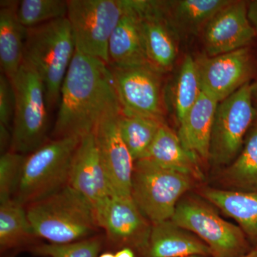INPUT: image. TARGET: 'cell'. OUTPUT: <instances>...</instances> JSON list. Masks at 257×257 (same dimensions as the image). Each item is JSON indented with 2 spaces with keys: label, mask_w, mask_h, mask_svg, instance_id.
<instances>
[{
  "label": "cell",
  "mask_w": 257,
  "mask_h": 257,
  "mask_svg": "<svg viewBox=\"0 0 257 257\" xmlns=\"http://www.w3.org/2000/svg\"><path fill=\"white\" fill-rule=\"evenodd\" d=\"M58 106L52 139L82 138L94 132L106 113L121 109L108 64L76 50Z\"/></svg>",
  "instance_id": "obj_1"
},
{
  "label": "cell",
  "mask_w": 257,
  "mask_h": 257,
  "mask_svg": "<svg viewBox=\"0 0 257 257\" xmlns=\"http://www.w3.org/2000/svg\"><path fill=\"white\" fill-rule=\"evenodd\" d=\"M25 207L37 237L50 243L88 239L100 229L94 208L69 185Z\"/></svg>",
  "instance_id": "obj_2"
},
{
  "label": "cell",
  "mask_w": 257,
  "mask_h": 257,
  "mask_svg": "<svg viewBox=\"0 0 257 257\" xmlns=\"http://www.w3.org/2000/svg\"><path fill=\"white\" fill-rule=\"evenodd\" d=\"M75 52L67 18L27 29L23 62L42 79L49 109L58 106L62 84Z\"/></svg>",
  "instance_id": "obj_3"
},
{
  "label": "cell",
  "mask_w": 257,
  "mask_h": 257,
  "mask_svg": "<svg viewBox=\"0 0 257 257\" xmlns=\"http://www.w3.org/2000/svg\"><path fill=\"white\" fill-rule=\"evenodd\" d=\"M81 139L49 140L25 155L13 199L26 207L69 185L72 160Z\"/></svg>",
  "instance_id": "obj_4"
},
{
  "label": "cell",
  "mask_w": 257,
  "mask_h": 257,
  "mask_svg": "<svg viewBox=\"0 0 257 257\" xmlns=\"http://www.w3.org/2000/svg\"><path fill=\"white\" fill-rule=\"evenodd\" d=\"M194 180L143 159L135 162L131 197L152 224L163 222L172 219L177 204L192 188Z\"/></svg>",
  "instance_id": "obj_5"
},
{
  "label": "cell",
  "mask_w": 257,
  "mask_h": 257,
  "mask_svg": "<svg viewBox=\"0 0 257 257\" xmlns=\"http://www.w3.org/2000/svg\"><path fill=\"white\" fill-rule=\"evenodd\" d=\"M11 82L16 105L10 150L27 155L47 141L49 108L46 92L38 74L25 62Z\"/></svg>",
  "instance_id": "obj_6"
},
{
  "label": "cell",
  "mask_w": 257,
  "mask_h": 257,
  "mask_svg": "<svg viewBox=\"0 0 257 257\" xmlns=\"http://www.w3.org/2000/svg\"><path fill=\"white\" fill-rule=\"evenodd\" d=\"M171 220L202 240L213 257H241L251 250L239 226L224 220L197 198L181 199Z\"/></svg>",
  "instance_id": "obj_7"
},
{
  "label": "cell",
  "mask_w": 257,
  "mask_h": 257,
  "mask_svg": "<svg viewBox=\"0 0 257 257\" xmlns=\"http://www.w3.org/2000/svg\"><path fill=\"white\" fill-rule=\"evenodd\" d=\"M76 50L109 64L111 34L124 10V0H67Z\"/></svg>",
  "instance_id": "obj_8"
},
{
  "label": "cell",
  "mask_w": 257,
  "mask_h": 257,
  "mask_svg": "<svg viewBox=\"0 0 257 257\" xmlns=\"http://www.w3.org/2000/svg\"><path fill=\"white\" fill-rule=\"evenodd\" d=\"M256 117L250 83L220 101L214 116L209 161L215 166L231 165L239 156Z\"/></svg>",
  "instance_id": "obj_9"
},
{
  "label": "cell",
  "mask_w": 257,
  "mask_h": 257,
  "mask_svg": "<svg viewBox=\"0 0 257 257\" xmlns=\"http://www.w3.org/2000/svg\"><path fill=\"white\" fill-rule=\"evenodd\" d=\"M121 111L165 121L164 74L150 64H108Z\"/></svg>",
  "instance_id": "obj_10"
},
{
  "label": "cell",
  "mask_w": 257,
  "mask_h": 257,
  "mask_svg": "<svg viewBox=\"0 0 257 257\" xmlns=\"http://www.w3.org/2000/svg\"><path fill=\"white\" fill-rule=\"evenodd\" d=\"M121 111L104 114L96 124L94 135L114 197H131L135 161L120 133L118 116Z\"/></svg>",
  "instance_id": "obj_11"
},
{
  "label": "cell",
  "mask_w": 257,
  "mask_h": 257,
  "mask_svg": "<svg viewBox=\"0 0 257 257\" xmlns=\"http://www.w3.org/2000/svg\"><path fill=\"white\" fill-rule=\"evenodd\" d=\"M203 92L218 102L249 83L253 65L249 48L195 60Z\"/></svg>",
  "instance_id": "obj_12"
},
{
  "label": "cell",
  "mask_w": 257,
  "mask_h": 257,
  "mask_svg": "<svg viewBox=\"0 0 257 257\" xmlns=\"http://www.w3.org/2000/svg\"><path fill=\"white\" fill-rule=\"evenodd\" d=\"M140 18L149 64L161 73L173 69L178 56V35L166 18L161 1L133 0Z\"/></svg>",
  "instance_id": "obj_13"
},
{
  "label": "cell",
  "mask_w": 257,
  "mask_h": 257,
  "mask_svg": "<svg viewBox=\"0 0 257 257\" xmlns=\"http://www.w3.org/2000/svg\"><path fill=\"white\" fill-rule=\"evenodd\" d=\"M100 229L111 242L145 251L152 224L132 197H112L96 213Z\"/></svg>",
  "instance_id": "obj_14"
},
{
  "label": "cell",
  "mask_w": 257,
  "mask_h": 257,
  "mask_svg": "<svg viewBox=\"0 0 257 257\" xmlns=\"http://www.w3.org/2000/svg\"><path fill=\"white\" fill-rule=\"evenodd\" d=\"M256 35L248 20L247 2L231 1L203 31L205 55L214 57L248 47Z\"/></svg>",
  "instance_id": "obj_15"
},
{
  "label": "cell",
  "mask_w": 257,
  "mask_h": 257,
  "mask_svg": "<svg viewBox=\"0 0 257 257\" xmlns=\"http://www.w3.org/2000/svg\"><path fill=\"white\" fill-rule=\"evenodd\" d=\"M69 186L87 199L95 213L114 197L96 147L94 132L81 139L72 160Z\"/></svg>",
  "instance_id": "obj_16"
},
{
  "label": "cell",
  "mask_w": 257,
  "mask_h": 257,
  "mask_svg": "<svg viewBox=\"0 0 257 257\" xmlns=\"http://www.w3.org/2000/svg\"><path fill=\"white\" fill-rule=\"evenodd\" d=\"M108 54L109 64H150L144 44L140 18L133 0H124V12L111 34Z\"/></svg>",
  "instance_id": "obj_17"
},
{
  "label": "cell",
  "mask_w": 257,
  "mask_h": 257,
  "mask_svg": "<svg viewBox=\"0 0 257 257\" xmlns=\"http://www.w3.org/2000/svg\"><path fill=\"white\" fill-rule=\"evenodd\" d=\"M218 104L214 98L202 91L197 102L179 123V140L197 161L209 160L211 133Z\"/></svg>",
  "instance_id": "obj_18"
},
{
  "label": "cell",
  "mask_w": 257,
  "mask_h": 257,
  "mask_svg": "<svg viewBox=\"0 0 257 257\" xmlns=\"http://www.w3.org/2000/svg\"><path fill=\"white\" fill-rule=\"evenodd\" d=\"M147 257L212 256L209 248L190 231L172 220L152 224Z\"/></svg>",
  "instance_id": "obj_19"
},
{
  "label": "cell",
  "mask_w": 257,
  "mask_h": 257,
  "mask_svg": "<svg viewBox=\"0 0 257 257\" xmlns=\"http://www.w3.org/2000/svg\"><path fill=\"white\" fill-rule=\"evenodd\" d=\"M231 0L161 1L162 10L174 31L180 35H197Z\"/></svg>",
  "instance_id": "obj_20"
},
{
  "label": "cell",
  "mask_w": 257,
  "mask_h": 257,
  "mask_svg": "<svg viewBox=\"0 0 257 257\" xmlns=\"http://www.w3.org/2000/svg\"><path fill=\"white\" fill-rule=\"evenodd\" d=\"M201 192L206 200L234 219L250 244L257 248V191L205 188Z\"/></svg>",
  "instance_id": "obj_21"
},
{
  "label": "cell",
  "mask_w": 257,
  "mask_h": 257,
  "mask_svg": "<svg viewBox=\"0 0 257 257\" xmlns=\"http://www.w3.org/2000/svg\"><path fill=\"white\" fill-rule=\"evenodd\" d=\"M19 2L1 1L0 9V65L2 73L15 78L23 63L27 28L19 22Z\"/></svg>",
  "instance_id": "obj_22"
},
{
  "label": "cell",
  "mask_w": 257,
  "mask_h": 257,
  "mask_svg": "<svg viewBox=\"0 0 257 257\" xmlns=\"http://www.w3.org/2000/svg\"><path fill=\"white\" fill-rule=\"evenodd\" d=\"M145 159L164 168L190 176L195 180L204 179L198 161L187 151L178 135L166 123L160 126Z\"/></svg>",
  "instance_id": "obj_23"
},
{
  "label": "cell",
  "mask_w": 257,
  "mask_h": 257,
  "mask_svg": "<svg viewBox=\"0 0 257 257\" xmlns=\"http://www.w3.org/2000/svg\"><path fill=\"white\" fill-rule=\"evenodd\" d=\"M165 121L128 114L121 111L118 116V124L121 138L135 162L143 160L151 146L159 130Z\"/></svg>",
  "instance_id": "obj_24"
},
{
  "label": "cell",
  "mask_w": 257,
  "mask_h": 257,
  "mask_svg": "<svg viewBox=\"0 0 257 257\" xmlns=\"http://www.w3.org/2000/svg\"><path fill=\"white\" fill-rule=\"evenodd\" d=\"M226 183L236 191H257V120L250 128L242 150L236 159L228 166L224 173Z\"/></svg>",
  "instance_id": "obj_25"
},
{
  "label": "cell",
  "mask_w": 257,
  "mask_h": 257,
  "mask_svg": "<svg viewBox=\"0 0 257 257\" xmlns=\"http://www.w3.org/2000/svg\"><path fill=\"white\" fill-rule=\"evenodd\" d=\"M37 237L26 207L14 199L0 203V246L8 248Z\"/></svg>",
  "instance_id": "obj_26"
},
{
  "label": "cell",
  "mask_w": 257,
  "mask_h": 257,
  "mask_svg": "<svg viewBox=\"0 0 257 257\" xmlns=\"http://www.w3.org/2000/svg\"><path fill=\"white\" fill-rule=\"evenodd\" d=\"M202 92L196 61L190 55L185 56L174 88L173 103L179 123L194 105Z\"/></svg>",
  "instance_id": "obj_27"
},
{
  "label": "cell",
  "mask_w": 257,
  "mask_h": 257,
  "mask_svg": "<svg viewBox=\"0 0 257 257\" xmlns=\"http://www.w3.org/2000/svg\"><path fill=\"white\" fill-rule=\"evenodd\" d=\"M67 0H23L19 2L16 13L20 24L28 29L67 18Z\"/></svg>",
  "instance_id": "obj_28"
},
{
  "label": "cell",
  "mask_w": 257,
  "mask_h": 257,
  "mask_svg": "<svg viewBox=\"0 0 257 257\" xmlns=\"http://www.w3.org/2000/svg\"><path fill=\"white\" fill-rule=\"evenodd\" d=\"M102 241L94 236L75 242L54 244L45 243L34 248V252L49 257H99Z\"/></svg>",
  "instance_id": "obj_29"
},
{
  "label": "cell",
  "mask_w": 257,
  "mask_h": 257,
  "mask_svg": "<svg viewBox=\"0 0 257 257\" xmlns=\"http://www.w3.org/2000/svg\"><path fill=\"white\" fill-rule=\"evenodd\" d=\"M25 155L13 151L0 158V203L13 199Z\"/></svg>",
  "instance_id": "obj_30"
},
{
  "label": "cell",
  "mask_w": 257,
  "mask_h": 257,
  "mask_svg": "<svg viewBox=\"0 0 257 257\" xmlns=\"http://www.w3.org/2000/svg\"><path fill=\"white\" fill-rule=\"evenodd\" d=\"M16 96L11 80L4 74L0 76V124L12 130Z\"/></svg>",
  "instance_id": "obj_31"
},
{
  "label": "cell",
  "mask_w": 257,
  "mask_h": 257,
  "mask_svg": "<svg viewBox=\"0 0 257 257\" xmlns=\"http://www.w3.org/2000/svg\"><path fill=\"white\" fill-rule=\"evenodd\" d=\"M12 140H13L12 130L5 125L0 124V150H1L2 155L10 151L11 148Z\"/></svg>",
  "instance_id": "obj_32"
},
{
  "label": "cell",
  "mask_w": 257,
  "mask_h": 257,
  "mask_svg": "<svg viewBox=\"0 0 257 257\" xmlns=\"http://www.w3.org/2000/svg\"><path fill=\"white\" fill-rule=\"evenodd\" d=\"M247 17L251 26L257 32V0L247 2Z\"/></svg>",
  "instance_id": "obj_33"
},
{
  "label": "cell",
  "mask_w": 257,
  "mask_h": 257,
  "mask_svg": "<svg viewBox=\"0 0 257 257\" xmlns=\"http://www.w3.org/2000/svg\"><path fill=\"white\" fill-rule=\"evenodd\" d=\"M115 257H135L132 248L124 247L115 254Z\"/></svg>",
  "instance_id": "obj_34"
},
{
  "label": "cell",
  "mask_w": 257,
  "mask_h": 257,
  "mask_svg": "<svg viewBox=\"0 0 257 257\" xmlns=\"http://www.w3.org/2000/svg\"><path fill=\"white\" fill-rule=\"evenodd\" d=\"M251 91L253 105L257 111V81L253 84H251Z\"/></svg>",
  "instance_id": "obj_35"
},
{
  "label": "cell",
  "mask_w": 257,
  "mask_h": 257,
  "mask_svg": "<svg viewBox=\"0 0 257 257\" xmlns=\"http://www.w3.org/2000/svg\"><path fill=\"white\" fill-rule=\"evenodd\" d=\"M241 257H257V248L251 249L249 252L246 253V254Z\"/></svg>",
  "instance_id": "obj_36"
},
{
  "label": "cell",
  "mask_w": 257,
  "mask_h": 257,
  "mask_svg": "<svg viewBox=\"0 0 257 257\" xmlns=\"http://www.w3.org/2000/svg\"><path fill=\"white\" fill-rule=\"evenodd\" d=\"M99 257H115V254H114V253L106 252L101 253V255H99Z\"/></svg>",
  "instance_id": "obj_37"
},
{
  "label": "cell",
  "mask_w": 257,
  "mask_h": 257,
  "mask_svg": "<svg viewBox=\"0 0 257 257\" xmlns=\"http://www.w3.org/2000/svg\"><path fill=\"white\" fill-rule=\"evenodd\" d=\"M185 257H205V256H198V255H194V256H185Z\"/></svg>",
  "instance_id": "obj_38"
}]
</instances>
